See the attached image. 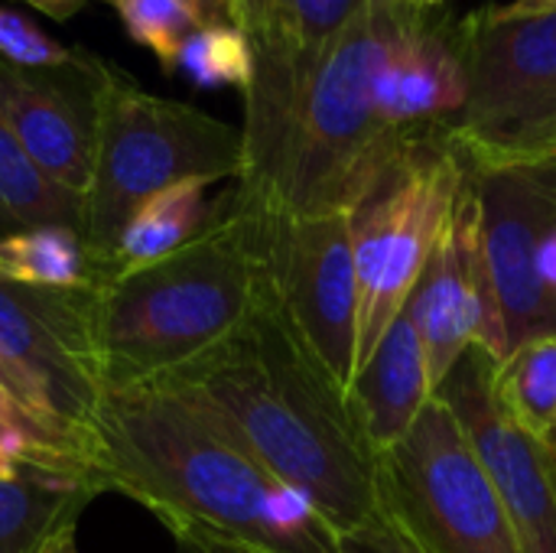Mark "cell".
I'll list each match as a JSON object with an SVG mask.
<instances>
[{
	"label": "cell",
	"mask_w": 556,
	"mask_h": 553,
	"mask_svg": "<svg viewBox=\"0 0 556 553\" xmlns=\"http://www.w3.org/2000/svg\"><path fill=\"white\" fill-rule=\"evenodd\" d=\"M394 23L397 3L368 0L316 49L274 29L254 39L244 166L228 189L238 212L251 218L352 212L375 189L410 140L375 114V75Z\"/></svg>",
	"instance_id": "1"
},
{
	"label": "cell",
	"mask_w": 556,
	"mask_h": 553,
	"mask_svg": "<svg viewBox=\"0 0 556 553\" xmlns=\"http://www.w3.org/2000/svg\"><path fill=\"white\" fill-rule=\"evenodd\" d=\"M91 466L101 492L134 499L163 528L264 553H339V531L176 385L101 394Z\"/></svg>",
	"instance_id": "2"
},
{
	"label": "cell",
	"mask_w": 556,
	"mask_h": 553,
	"mask_svg": "<svg viewBox=\"0 0 556 553\" xmlns=\"http://www.w3.org/2000/svg\"><path fill=\"white\" fill-rule=\"evenodd\" d=\"M163 385L192 394L339 538L378 515V453L349 391L306 349L274 293L225 345Z\"/></svg>",
	"instance_id": "3"
},
{
	"label": "cell",
	"mask_w": 556,
	"mask_h": 553,
	"mask_svg": "<svg viewBox=\"0 0 556 553\" xmlns=\"http://www.w3.org/2000/svg\"><path fill=\"white\" fill-rule=\"evenodd\" d=\"M270 277L254 222L222 192L212 222L179 251L94 271L81 287L101 391L163 385L225 345L267 303Z\"/></svg>",
	"instance_id": "4"
},
{
	"label": "cell",
	"mask_w": 556,
	"mask_h": 553,
	"mask_svg": "<svg viewBox=\"0 0 556 553\" xmlns=\"http://www.w3.org/2000/svg\"><path fill=\"white\" fill-rule=\"evenodd\" d=\"M241 166V127L195 104L150 95L117 65L101 62L98 147L81 222L94 271L114 261L127 222L147 199L186 179L235 183Z\"/></svg>",
	"instance_id": "5"
},
{
	"label": "cell",
	"mask_w": 556,
	"mask_h": 553,
	"mask_svg": "<svg viewBox=\"0 0 556 553\" xmlns=\"http://www.w3.org/2000/svg\"><path fill=\"white\" fill-rule=\"evenodd\" d=\"M469 176L463 153L446 140L443 127L427 130L407 140L375 189L352 209L358 271L355 372L407 310Z\"/></svg>",
	"instance_id": "6"
},
{
	"label": "cell",
	"mask_w": 556,
	"mask_h": 553,
	"mask_svg": "<svg viewBox=\"0 0 556 553\" xmlns=\"http://www.w3.org/2000/svg\"><path fill=\"white\" fill-rule=\"evenodd\" d=\"M378 512L427 553H521L489 469L437 394L410 433L378 456Z\"/></svg>",
	"instance_id": "7"
},
{
	"label": "cell",
	"mask_w": 556,
	"mask_h": 553,
	"mask_svg": "<svg viewBox=\"0 0 556 553\" xmlns=\"http://www.w3.org/2000/svg\"><path fill=\"white\" fill-rule=\"evenodd\" d=\"M251 222L267 264L274 303L319 365L349 391L358 345L352 212Z\"/></svg>",
	"instance_id": "8"
},
{
	"label": "cell",
	"mask_w": 556,
	"mask_h": 553,
	"mask_svg": "<svg viewBox=\"0 0 556 553\" xmlns=\"http://www.w3.org/2000/svg\"><path fill=\"white\" fill-rule=\"evenodd\" d=\"M450 36L469 78L463 114L443 127L453 147L502 143L556 117V13L482 7Z\"/></svg>",
	"instance_id": "9"
},
{
	"label": "cell",
	"mask_w": 556,
	"mask_h": 553,
	"mask_svg": "<svg viewBox=\"0 0 556 553\" xmlns=\"http://www.w3.org/2000/svg\"><path fill=\"white\" fill-rule=\"evenodd\" d=\"M0 385L29 411L91 443L101 381L88 352L81 287L0 280Z\"/></svg>",
	"instance_id": "10"
},
{
	"label": "cell",
	"mask_w": 556,
	"mask_h": 553,
	"mask_svg": "<svg viewBox=\"0 0 556 553\" xmlns=\"http://www.w3.org/2000/svg\"><path fill=\"white\" fill-rule=\"evenodd\" d=\"M495 359L485 349H469L437 398L459 417L482 466L489 469L521 553H556V450L518 424H511L492 398Z\"/></svg>",
	"instance_id": "11"
},
{
	"label": "cell",
	"mask_w": 556,
	"mask_h": 553,
	"mask_svg": "<svg viewBox=\"0 0 556 553\" xmlns=\"http://www.w3.org/2000/svg\"><path fill=\"white\" fill-rule=\"evenodd\" d=\"M407 313L424 339L433 388H440L456 362L476 345L495 362L508 352L505 323L485 264L482 209L472 176L407 303Z\"/></svg>",
	"instance_id": "12"
},
{
	"label": "cell",
	"mask_w": 556,
	"mask_h": 553,
	"mask_svg": "<svg viewBox=\"0 0 556 553\" xmlns=\"http://www.w3.org/2000/svg\"><path fill=\"white\" fill-rule=\"evenodd\" d=\"M98 55L65 68H20L0 59V111L29 160L62 189L85 199L98 147Z\"/></svg>",
	"instance_id": "13"
},
{
	"label": "cell",
	"mask_w": 556,
	"mask_h": 553,
	"mask_svg": "<svg viewBox=\"0 0 556 553\" xmlns=\"http://www.w3.org/2000/svg\"><path fill=\"white\" fill-rule=\"evenodd\" d=\"M469 98V78L450 26L397 7L388 55L375 75V114L401 137L453 124Z\"/></svg>",
	"instance_id": "14"
},
{
	"label": "cell",
	"mask_w": 556,
	"mask_h": 553,
	"mask_svg": "<svg viewBox=\"0 0 556 553\" xmlns=\"http://www.w3.org/2000/svg\"><path fill=\"white\" fill-rule=\"evenodd\" d=\"M437 394L424 339L404 310L349 385V404L371 450L397 447Z\"/></svg>",
	"instance_id": "15"
},
{
	"label": "cell",
	"mask_w": 556,
	"mask_h": 553,
	"mask_svg": "<svg viewBox=\"0 0 556 553\" xmlns=\"http://www.w3.org/2000/svg\"><path fill=\"white\" fill-rule=\"evenodd\" d=\"M101 492L42 466L0 463V553H49L75 538L78 518Z\"/></svg>",
	"instance_id": "16"
},
{
	"label": "cell",
	"mask_w": 556,
	"mask_h": 553,
	"mask_svg": "<svg viewBox=\"0 0 556 553\" xmlns=\"http://www.w3.org/2000/svg\"><path fill=\"white\" fill-rule=\"evenodd\" d=\"M81 222L85 199L55 186L29 160L0 111V238L46 225H68L81 231Z\"/></svg>",
	"instance_id": "17"
},
{
	"label": "cell",
	"mask_w": 556,
	"mask_h": 553,
	"mask_svg": "<svg viewBox=\"0 0 556 553\" xmlns=\"http://www.w3.org/2000/svg\"><path fill=\"white\" fill-rule=\"evenodd\" d=\"M208 186L212 183H205V179H186V183H176V186L156 192L153 199H147L137 209V215L127 222L121 244L114 251V261L108 267L147 264V261H156V257L173 254L182 244H189L212 222L215 202L205 199Z\"/></svg>",
	"instance_id": "18"
},
{
	"label": "cell",
	"mask_w": 556,
	"mask_h": 553,
	"mask_svg": "<svg viewBox=\"0 0 556 553\" xmlns=\"http://www.w3.org/2000/svg\"><path fill=\"white\" fill-rule=\"evenodd\" d=\"M492 398L511 424L551 440L556 430V336L528 339L498 359Z\"/></svg>",
	"instance_id": "19"
},
{
	"label": "cell",
	"mask_w": 556,
	"mask_h": 553,
	"mask_svg": "<svg viewBox=\"0 0 556 553\" xmlns=\"http://www.w3.org/2000/svg\"><path fill=\"white\" fill-rule=\"evenodd\" d=\"M94 277L81 231L46 225L0 238V280L46 290H78Z\"/></svg>",
	"instance_id": "20"
},
{
	"label": "cell",
	"mask_w": 556,
	"mask_h": 553,
	"mask_svg": "<svg viewBox=\"0 0 556 553\" xmlns=\"http://www.w3.org/2000/svg\"><path fill=\"white\" fill-rule=\"evenodd\" d=\"M0 463L42 466L62 476L91 482L101 492V482L91 466V443L29 411L0 385Z\"/></svg>",
	"instance_id": "21"
},
{
	"label": "cell",
	"mask_w": 556,
	"mask_h": 553,
	"mask_svg": "<svg viewBox=\"0 0 556 553\" xmlns=\"http://www.w3.org/2000/svg\"><path fill=\"white\" fill-rule=\"evenodd\" d=\"M176 72L199 88H241L254 81V39L235 23H205L182 49Z\"/></svg>",
	"instance_id": "22"
},
{
	"label": "cell",
	"mask_w": 556,
	"mask_h": 553,
	"mask_svg": "<svg viewBox=\"0 0 556 553\" xmlns=\"http://www.w3.org/2000/svg\"><path fill=\"white\" fill-rule=\"evenodd\" d=\"M117 13L124 33L156 55L166 75L176 72L182 42L205 23H215L199 0H117Z\"/></svg>",
	"instance_id": "23"
},
{
	"label": "cell",
	"mask_w": 556,
	"mask_h": 553,
	"mask_svg": "<svg viewBox=\"0 0 556 553\" xmlns=\"http://www.w3.org/2000/svg\"><path fill=\"white\" fill-rule=\"evenodd\" d=\"M365 3L368 0H277L270 29L303 49H316L342 26H349V20L365 10Z\"/></svg>",
	"instance_id": "24"
},
{
	"label": "cell",
	"mask_w": 556,
	"mask_h": 553,
	"mask_svg": "<svg viewBox=\"0 0 556 553\" xmlns=\"http://www.w3.org/2000/svg\"><path fill=\"white\" fill-rule=\"evenodd\" d=\"M85 52L68 49L65 42L42 33L20 10L0 7V59L20 68H65L75 65Z\"/></svg>",
	"instance_id": "25"
},
{
	"label": "cell",
	"mask_w": 556,
	"mask_h": 553,
	"mask_svg": "<svg viewBox=\"0 0 556 553\" xmlns=\"http://www.w3.org/2000/svg\"><path fill=\"white\" fill-rule=\"evenodd\" d=\"M459 153H463V160H466V166L472 173L502 169V166H531V163L556 160V117H551L541 127H531V130L511 137V140L489 143V147H466Z\"/></svg>",
	"instance_id": "26"
},
{
	"label": "cell",
	"mask_w": 556,
	"mask_h": 553,
	"mask_svg": "<svg viewBox=\"0 0 556 553\" xmlns=\"http://www.w3.org/2000/svg\"><path fill=\"white\" fill-rule=\"evenodd\" d=\"M339 553H427L397 521L378 512L362 528L339 538Z\"/></svg>",
	"instance_id": "27"
},
{
	"label": "cell",
	"mask_w": 556,
	"mask_h": 553,
	"mask_svg": "<svg viewBox=\"0 0 556 553\" xmlns=\"http://www.w3.org/2000/svg\"><path fill=\"white\" fill-rule=\"evenodd\" d=\"M225 7H228V20L241 26L251 39L264 36L274 26L277 0H225Z\"/></svg>",
	"instance_id": "28"
},
{
	"label": "cell",
	"mask_w": 556,
	"mask_h": 553,
	"mask_svg": "<svg viewBox=\"0 0 556 553\" xmlns=\"http://www.w3.org/2000/svg\"><path fill=\"white\" fill-rule=\"evenodd\" d=\"M166 531L176 541V553H264L244 548V544H235V541H225V538H215L202 528H189V525H176Z\"/></svg>",
	"instance_id": "29"
},
{
	"label": "cell",
	"mask_w": 556,
	"mask_h": 553,
	"mask_svg": "<svg viewBox=\"0 0 556 553\" xmlns=\"http://www.w3.org/2000/svg\"><path fill=\"white\" fill-rule=\"evenodd\" d=\"M29 7H36V10H42L46 16H52V20H68L81 3H88V0H26ZM104 3H114L117 7V0H104Z\"/></svg>",
	"instance_id": "30"
},
{
	"label": "cell",
	"mask_w": 556,
	"mask_h": 553,
	"mask_svg": "<svg viewBox=\"0 0 556 553\" xmlns=\"http://www.w3.org/2000/svg\"><path fill=\"white\" fill-rule=\"evenodd\" d=\"M502 10H505V13H515V16H531V13H556V0H515V3H505Z\"/></svg>",
	"instance_id": "31"
},
{
	"label": "cell",
	"mask_w": 556,
	"mask_h": 553,
	"mask_svg": "<svg viewBox=\"0 0 556 553\" xmlns=\"http://www.w3.org/2000/svg\"><path fill=\"white\" fill-rule=\"evenodd\" d=\"M391 3H397L401 10H410V13H430V10H437V7H443V0H391Z\"/></svg>",
	"instance_id": "32"
},
{
	"label": "cell",
	"mask_w": 556,
	"mask_h": 553,
	"mask_svg": "<svg viewBox=\"0 0 556 553\" xmlns=\"http://www.w3.org/2000/svg\"><path fill=\"white\" fill-rule=\"evenodd\" d=\"M202 7H205V13L215 20V23H231L228 20V7H225V0H199Z\"/></svg>",
	"instance_id": "33"
},
{
	"label": "cell",
	"mask_w": 556,
	"mask_h": 553,
	"mask_svg": "<svg viewBox=\"0 0 556 553\" xmlns=\"http://www.w3.org/2000/svg\"><path fill=\"white\" fill-rule=\"evenodd\" d=\"M49 553H78V544H75V538H68V541H62L59 548H52Z\"/></svg>",
	"instance_id": "34"
},
{
	"label": "cell",
	"mask_w": 556,
	"mask_h": 553,
	"mask_svg": "<svg viewBox=\"0 0 556 553\" xmlns=\"http://www.w3.org/2000/svg\"><path fill=\"white\" fill-rule=\"evenodd\" d=\"M551 443H554V450H556V430H554V437H551Z\"/></svg>",
	"instance_id": "35"
}]
</instances>
